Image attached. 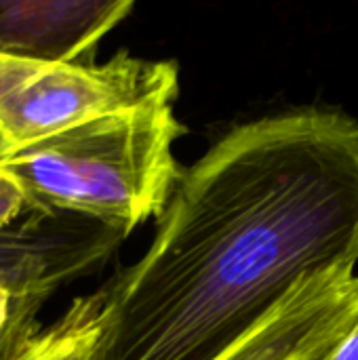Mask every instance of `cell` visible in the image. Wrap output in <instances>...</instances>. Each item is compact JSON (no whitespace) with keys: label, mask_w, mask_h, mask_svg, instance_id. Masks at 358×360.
<instances>
[{"label":"cell","mask_w":358,"mask_h":360,"mask_svg":"<svg viewBox=\"0 0 358 360\" xmlns=\"http://www.w3.org/2000/svg\"><path fill=\"white\" fill-rule=\"evenodd\" d=\"M179 68L118 51L103 63L0 55V139L8 152L91 120L175 103Z\"/></svg>","instance_id":"obj_3"},{"label":"cell","mask_w":358,"mask_h":360,"mask_svg":"<svg viewBox=\"0 0 358 360\" xmlns=\"http://www.w3.org/2000/svg\"><path fill=\"white\" fill-rule=\"evenodd\" d=\"M6 152H8V150H6V146L2 143V139H0V158H2V156H4Z\"/></svg>","instance_id":"obj_9"},{"label":"cell","mask_w":358,"mask_h":360,"mask_svg":"<svg viewBox=\"0 0 358 360\" xmlns=\"http://www.w3.org/2000/svg\"><path fill=\"white\" fill-rule=\"evenodd\" d=\"M184 133L175 103L135 108L6 152L0 171L19 186L25 213L80 217L124 238L162 215L184 169Z\"/></svg>","instance_id":"obj_2"},{"label":"cell","mask_w":358,"mask_h":360,"mask_svg":"<svg viewBox=\"0 0 358 360\" xmlns=\"http://www.w3.org/2000/svg\"><path fill=\"white\" fill-rule=\"evenodd\" d=\"M106 323V295L74 297L49 325L34 329L6 360H97Z\"/></svg>","instance_id":"obj_5"},{"label":"cell","mask_w":358,"mask_h":360,"mask_svg":"<svg viewBox=\"0 0 358 360\" xmlns=\"http://www.w3.org/2000/svg\"><path fill=\"white\" fill-rule=\"evenodd\" d=\"M329 360H331V359H329Z\"/></svg>","instance_id":"obj_10"},{"label":"cell","mask_w":358,"mask_h":360,"mask_svg":"<svg viewBox=\"0 0 358 360\" xmlns=\"http://www.w3.org/2000/svg\"><path fill=\"white\" fill-rule=\"evenodd\" d=\"M331 360H358V321L350 329V333L342 340V344L335 348Z\"/></svg>","instance_id":"obj_8"},{"label":"cell","mask_w":358,"mask_h":360,"mask_svg":"<svg viewBox=\"0 0 358 360\" xmlns=\"http://www.w3.org/2000/svg\"><path fill=\"white\" fill-rule=\"evenodd\" d=\"M44 304H46V300H40V297H15L11 325H8L4 338L0 340V360L8 359L19 348V344L34 329H38L42 325L38 321V314Z\"/></svg>","instance_id":"obj_6"},{"label":"cell","mask_w":358,"mask_h":360,"mask_svg":"<svg viewBox=\"0 0 358 360\" xmlns=\"http://www.w3.org/2000/svg\"><path fill=\"white\" fill-rule=\"evenodd\" d=\"M13 306H15V295L13 291L0 283V340L4 338L8 325H11V319H13Z\"/></svg>","instance_id":"obj_7"},{"label":"cell","mask_w":358,"mask_h":360,"mask_svg":"<svg viewBox=\"0 0 358 360\" xmlns=\"http://www.w3.org/2000/svg\"><path fill=\"white\" fill-rule=\"evenodd\" d=\"M131 0H0V55L40 61H95Z\"/></svg>","instance_id":"obj_4"},{"label":"cell","mask_w":358,"mask_h":360,"mask_svg":"<svg viewBox=\"0 0 358 360\" xmlns=\"http://www.w3.org/2000/svg\"><path fill=\"white\" fill-rule=\"evenodd\" d=\"M358 266V120L308 105L181 169L143 255L101 289L97 360H215L302 281Z\"/></svg>","instance_id":"obj_1"}]
</instances>
